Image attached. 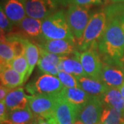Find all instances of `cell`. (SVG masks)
<instances>
[{"mask_svg": "<svg viewBox=\"0 0 124 124\" xmlns=\"http://www.w3.org/2000/svg\"><path fill=\"white\" fill-rule=\"evenodd\" d=\"M1 8L13 25L19 26L27 17L26 0H3Z\"/></svg>", "mask_w": 124, "mask_h": 124, "instance_id": "13", "label": "cell"}, {"mask_svg": "<svg viewBox=\"0 0 124 124\" xmlns=\"http://www.w3.org/2000/svg\"><path fill=\"white\" fill-rule=\"evenodd\" d=\"M100 99L103 106L115 108L124 115V99L120 89L108 88Z\"/></svg>", "mask_w": 124, "mask_h": 124, "instance_id": "20", "label": "cell"}, {"mask_svg": "<svg viewBox=\"0 0 124 124\" xmlns=\"http://www.w3.org/2000/svg\"><path fill=\"white\" fill-rule=\"evenodd\" d=\"M79 112L59 94L53 115L47 120L50 124H75Z\"/></svg>", "mask_w": 124, "mask_h": 124, "instance_id": "7", "label": "cell"}, {"mask_svg": "<svg viewBox=\"0 0 124 124\" xmlns=\"http://www.w3.org/2000/svg\"><path fill=\"white\" fill-rule=\"evenodd\" d=\"M77 79L80 88L91 96L100 97L108 88L101 80L88 76L77 77Z\"/></svg>", "mask_w": 124, "mask_h": 124, "instance_id": "18", "label": "cell"}, {"mask_svg": "<svg viewBox=\"0 0 124 124\" xmlns=\"http://www.w3.org/2000/svg\"><path fill=\"white\" fill-rule=\"evenodd\" d=\"M103 105L99 97L92 96L79 111L77 120L84 124H97L100 122Z\"/></svg>", "mask_w": 124, "mask_h": 124, "instance_id": "11", "label": "cell"}, {"mask_svg": "<svg viewBox=\"0 0 124 124\" xmlns=\"http://www.w3.org/2000/svg\"><path fill=\"white\" fill-rule=\"evenodd\" d=\"M37 45L40 48L59 56H68L77 51L76 42L70 39L48 40L41 38Z\"/></svg>", "mask_w": 124, "mask_h": 124, "instance_id": "10", "label": "cell"}, {"mask_svg": "<svg viewBox=\"0 0 124 124\" xmlns=\"http://www.w3.org/2000/svg\"><path fill=\"white\" fill-rule=\"evenodd\" d=\"M13 24L9 20L7 16L4 13L3 9L0 10V30L1 35H8L13 31Z\"/></svg>", "mask_w": 124, "mask_h": 124, "instance_id": "30", "label": "cell"}, {"mask_svg": "<svg viewBox=\"0 0 124 124\" xmlns=\"http://www.w3.org/2000/svg\"><path fill=\"white\" fill-rule=\"evenodd\" d=\"M11 90H12L11 89L6 88V87H5L4 85H1V86H0V101H4L5 98L6 97L7 94Z\"/></svg>", "mask_w": 124, "mask_h": 124, "instance_id": "33", "label": "cell"}, {"mask_svg": "<svg viewBox=\"0 0 124 124\" xmlns=\"http://www.w3.org/2000/svg\"><path fill=\"white\" fill-rule=\"evenodd\" d=\"M6 40L11 46L15 57L25 55L28 39L25 38L24 36L19 34L8 35H6Z\"/></svg>", "mask_w": 124, "mask_h": 124, "instance_id": "24", "label": "cell"}, {"mask_svg": "<svg viewBox=\"0 0 124 124\" xmlns=\"http://www.w3.org/2000/svg\"><path fill=\"white\" fill-rule=\"evenodd\" d=\"M103 62L124 69V31L119 22L115 18H108V24L97 43Z\"/></svg>", "mask_w": 124, "mask_h": 124, "instance_id": "1", "label": "cell"}, {"mask_svg": "<svg viewBox=\"0 0 124 124\" xmlns=\"http://www.w3.org/2000/svg\"><path fill=\"white\" fill-rule=\"evenodd\" d=\"M41 23V20L27 16L19 23V26L25 36L40 39L42 38Z\"/></svg>", "mask_w": 124, "mask_h": 124, "instance_id": "21", "label": "cell"}, {"mask_svg": "<svg viewBox=\"0 0 124 124\" xmlns=\"http://www.w3.org/2000/svg\"><path fill=\"white\" fill-rule=\"evenodd\" d=\"M120 90H121V94H122V95H123V97H124V84L121 85V87L120 88Z\"/></svg>", "mask_w": 124, "mask_h": 124, "instance_id": "37", "label": "cell"}, {"mask_svg": "<svg viewBox=\"0 0 124 124\" xmlns=\"http://www.w3.org/2000/svg\"><path fill=\"white\" fill-rule=\"evenodd\" d=\"M59 94L79 112L92 97L80 88H63Z\"/></svg>", "mask_w": 124, "mask_h": 124, "instance_id": "15", "label": "cell"}, {"mask_svg": "<svg viewBox=\"0 0 124 124\" xmlns=\"http://www.w3.org/2000/svg\"><path fill=\"white\" fill-rule=\"evenodd\" d=\"M35 118V116L28 106L23 109L8 111L7 120L3 124H29Z\"/></svg>", "mask_w": 124, "mask_h": 124, "instance_id": "22", "label": "cell"}, {"mask_svg": "<svg viewBox=\"0 0 124 124\" xmlns=\"http://www.w3.org/2000/svg\"><path fill=\"white\" fill-rule=\"evenodd\" d=\"M89 10V6L71 4L67 10V22L77 41L82 38L90 18Z\"/></svg>", "mask_w": 124, "mask_h": 124, "instance_id": "4", "label": "cell"}, {"mask_svg": "<svg viewBox=\"0 0 124 124\" xmlns=\"http://www.w3.org/2000/svg\"><path fill=\"white\" fill-rule=\"evenodd\" d=\"M100 122L103 124H121L124 122V115L115 108L103 106Z\"/></svg>", "mask_w": 124, "mask_h": 124, "instance_id": "25", "label": "cell"}, {"mask_svg": "<svg viewBox=\"0 0 124 124\" xmlns=\"http://www.w3.org/2000/svg\"><path fill=\"white\" fill-rule=\"evenodd\" d=\"M38 124H50L46 119H45L42 117H37Z\"/></svg>", "mask_w": 124, "mask_h": 124, "instance_id": "35", "label": "cell"}, {"mask_svg": "<svg viewBox=\"0 0 124 124\" xmlns=\"http://www.w3.org/2000/svg\"><path fill=\"white\" fill-rule=\"evenodd\" d=\"M80 62L86 75L101 80L103 62L96 48H90L80 53Z\"/></svg>", "mask_w": 124, "mask_h": 124, "instance_id": "9", "label": "cell"}, {"mask_svg": "<svg viewBox=\"0 0 124 124\" xmlns=\"http://www.w3.org/2000/svg\"><path fill=\"white\" fill-rule=\"evenodd\" d=\"M29 124H38V120H37V117L35 116V118L34 119L32 120V121H31V123Z\"/></svg>", "mask_w": 124, "mask_h": 124, "instance_id": "36", "label": "cell"}, {"mask_svg": "<svg viewBox=\"0 0 124 124\" xmlns=\"http://www.w3.org/2000/svg\"><path fill=\"white\" fill-rule=\"evenodd\" d=\"M101 81L108 88L120 89L124 83V69L103 62Z\"/></svg>", "mask_w": 124, "mask_h": 124, "instance_id": "12", "label": "cell"}, {"mask_svg": "<svg viewBox=\"0 0 124 124\" xmlns=\"http://www.w3.org/2000/svg\"></svg>", "mask_w": 124, "mask_h": 124, "instance_id": "40", "label": "cell"}, {"mask_svg": "<svg viewBox=\"0 0 124 124\" xmlns=\"http://www.w3.org/2000/svg\"><path fill=\"white\" fill-rule=\"evenodd\" d=\"M110 1L114 3V4H117L119 2H123V1H124V0H110Z\"/></svg>", "mask_w": 124, "mask_h": 124, "instance_id": "38", "label": "cell"}, {"mask_svg": "<svg viewBox=\"0 0 124 124\" xmlns=\"http://www.w3.org/2000/svg\"><path fill=\"white\" fill-rule=\"evenodd\" d=\"M80 53L76 51L72 57L65 56L59 63V68L60 71H63L75 77L87 76L79 59Z\"/></svg>", "mask_w": 124, "mask_h": 124, "instance_id": "19", "label": "cell"}, {"mask_svg": "<svg viewBox=\"0 0 124 124\" xmlns=\"http://www.w3.org/2000/svg\"></svg>", "mask_w": 124, "mask_h": 124, "instance_id": "42", "label": "cell"}, {"mask_svg": "<svg viewBox=\"0 0 124 124\" xmlns=\"http://www.w3.org/2000/svg\"><path fill=\"white\" fill-rule=\"evenodd\" d=\"M107 18H115L121 23L124 31V4H115L104 9Z\"/></svg>", "mask_w": 124, "mask_h": 124, "instance_id": "27", "label": "cell"}, {"mask_svg": "<svg viewBox=\"0 0 124 124\" xmlns=\"http://www.w3.org/2000/svg\"><path fill=\"white\" fill-rule=\"evenodd\" d=\"M9 65L12 67L15 70L17 71L18 73H19L24 78V82H25V78L26 77L28 71V64L26 56L23 55L21 57L14 58L9 63Z\"/></svg>", "mask_w": 124, "mask_h": 124, "instance_id": "28", "label": "cell"}, {"mask_svg": "<svg viewBox=\"0 0 124 124\" xmlns=\"http://www.w3.org/2000/svg\"><path fill=\"white\" fill-rule=\"evenodd\" d=\"M59 5L61 6H67V5L70 4V0H54Z\"/></svg>", "mask_w": 124, "mask_h": 124, "instance_id": "34", "label": "cell"}, {"mask_svg": "<svg viewBox=\"0 0 124 124\" xmlns=\"http://www.w3.org/2000/svg\"><path fill=\"white\" fill-rule=\"evenodd\" d=\"M41 32L44 39H70L76 42L63 10L57 11L42 20Z\"/></svg>", "mask_w": 124, "mask_h": 124, "instance_id": "3", "label": "cell"}, {"mask_svg": "<svg viewBox=\"0 0 124 124\" xmlns=\"http://www.w3.org/2000/svg\"><path fill=\"white\" fill-rule=\"evenodd\" d=\"M28 98L29 96L25 94L23 88L12 90L4 99L8 112L26 108L28 106Z\"/></svg>", "mask_w": 124, "mask_h": 124, "instance_id": "17", "label": "cell"}, {"mask_svg": "<svg viewBox=\"0 0 124 124\" xmlns=\"http://www.w3.org/2000/svg\"><path fill=\"white\" fill-rule=\"evenodd\" d=\"M15 57L13 48L8 41L6 40V36L1 35L0 44V64L6 66L9 64Z\"/></svg>", "mask_w": 124, "mask_h": 124, "instance_id": "26", "label": "cell"}, {"mask_svg": "<svg viewBox=\"0 0 124 124\" xmlns=\"http://www.w3.org/2000/svg\"><path fill=\"white\" fill-rule=\"evenodd\" d=\"M58 6L54 0H26L27 16L41 21L56 13Z\"/></svg>", "mask_w": 124, "mask_h": 124, "instance_id": "8", "label": "cell"}, {"mask_svg": "<svg viewBox=\"0 0 124 124\" xmlns=\"http://www.w3.org/2000/svg\"><path fill=\"white\" fill-rule=\"evenodd\" d=\"M59 94L29 96L28 106L35 116L48 120L53 115Z\"/></svg>", "mask_w": 124, "mask_h": 124, "instance_id": "6", "label": "cell"}, {"mask_svg": "<svg viewBox=\"0 0 124 124\" xmlns=\"http://www.w3.org/2000/svg\"><path fill=\"white\" fill-rule=\"evenodd\" d=\"M124 124V122H123V123H122V124Z\"/></svg>", "mask_w": 124, "mask_h": 124, "instance_id": "41", "label": "cell"}, {"mask_svg": "<svg viewBox=\"0 0 124 124\" xmlns=\"http://www.w3.org/2000/svg\"><path fill=\"white\" fill-rule=\"evenodd\" d=\"M65 56L50 53L40 48V57L37 63L38 68L44 74L57 76L60 72L59 66Z\"/></svg>", "mask_w": 124, "mask_h": 124, "instance_id": "14", "label": "cell"}, {"mask_svg": "<svg viewBox=\"0 0 124 124\" xmlns=\"http://www.w3.org/2000/svg\"><path fill=\"white\" fill-rule=\"evenodd\" d=\"M0 67L1 85L13 90L24 83V78L9 64Z\"/></svg>", "mask_w": 124, "mask_h": 124, "instance_id": "16", "label": "cell"}, {"mask_svg": "<svg viewBox=\"0 0 124 124\" xmlns=\"http://www.w3.org/2000/svg\"><path fill=\"white\" fill-rule=\"evenodd\" d=\"M64 87L57 76L43 74L26 85L27 93L32 95L57 94Z\"/></svg>", "mask_w": 124, "mask_h": 124, "instance_id": "5", "label": "cell"}, {"mask_svg": "<svg viewBox=\"0 0 124 124\" xmlns=\"http://www.w3.org/2000/svg\"><path fill=\"white\" fill-rule=\"evenodd\" d=\"M108 24V18L105 10H99L93 13L90 18L82 38L77 41V49L84 52L97 47L99 40L103 35Z\"/></svg>", "mask_w": 124, "mask_h": 124, "instance_id": "2", "label": "cell"}, {"mask_svg": "<svg viewBox=\"0 0 124 124\" xmlns=\"http://www.w3.org/2000/svg\"><path fill=\"white\" fill-rule=\"evenodd\" d=\"M7 115H8V110L6 106V103L4 101H0V120L1 124L5 122L7 120Z\"/></svg>", "mask_w": 124, "mask_h": 124, "instance_id": "32", "label": "cell"}, {"mask_svg": "<svg viewBox=\"0 0 124 124\" xmlns=\"http://www.w3.org/2000/svg\"><path fill=\"white\" fill-rule=\"evenodd\" d=\"M103 0H70V4L79 5L84 6H90L93 5H101Z\"/></svg>", "mask_w": 124, "mask_h": 124, "instance_id": "31", "label": "cell"}, {"mask_svg": "<svg viewBox=\"0 0 124 124\" xmlns=\"http://www.w3.org/2000/svg\"><path fill=\"white\" fill-rule=\"evenodd\" d=\"M25 56L26 57L28 64V71L25 78V81H26L31 77L35 67L39 62L40 57V48L39 46L33 44L32 41L28 39L27 40Z\"/></svg>", "mask_w": 124, "mask_h": 124, "instance_id": "23", "label": "cell"}, {"mask_svg": "<svg viewBox=\"0 0 124 124\" xmlns=\"http://www.w3.org/2000/svg\"><path fill=\"white\" fill-rule=\"evenodd\" d=\"M57 77L64 88H80L79 82L75 76L63 71H60Z\"/></svg>", "mask_w": 124, "mask_h": 124, "instance_id": "29", "label": "cell"}, {"mask_svg": "<svg viewBox=\"0 0 124 124\" xmlns=\"http://www.w3.org/2000/svg\"><path fill=\"white\" fill-rule=\"evenodd\" d=\"M102 124V123H101V122H99V124Z\"/></svg>", "mask_w": 124, "mask_h": 124, "instance_id": "39", "label": "cell"}]
</instances>
